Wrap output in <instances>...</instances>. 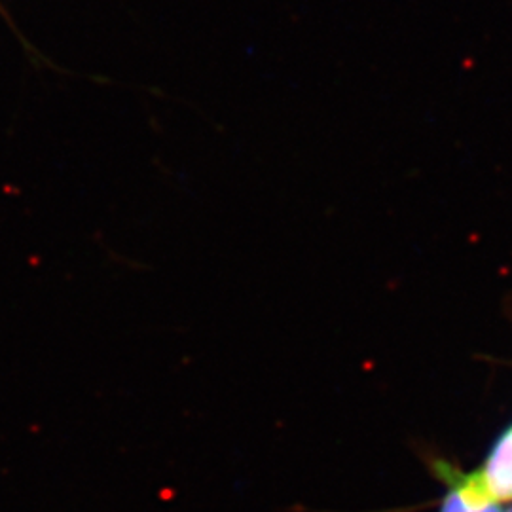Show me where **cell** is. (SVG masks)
<instances>
[{
  "label": "cell",
  "instance_id": "cell-3",
  "mask_svg": "<svg viewBox=\"0 0 512 512\" xmlns=\"http://www.w3.org/2000/svg\"><path fill=\"white\" fill-rule=\"evenodd\" d=\"M507 512H512V507H511V509H509V511H507Z\"/></svg>",
  "mask_w": 512,
  "mask_h": 512
},
{
  "label": "cell",
  "instance_id": "cell-2",
  "mask_svg": "<svg viewBox=\"0 0 512 512\" xmlns=\"http://www.w3.org/2000/svg\"><path fill=\"white\" fill-rule=\"evenodd\" d=\"M476 473L497 503L512 499V425L495 442L486 463Z\"/></svg>",
  "mask_w": 512,
  "mask_h": 512
},
{
  "label": "cell",
  "instance_id": "cell-1",
  "mask_svg": "<svg viewBox=\"0 0 512 512\" xmlns=\"http://www.w3.org/2000/svg\"><path fill=\"white\" fill-rule=\"evenodd\" d=\"M448 484L440 512H503L501 503L486 492L478 473H459L450 465H439Z\"/></svg>",
  "mask_w": 512,
  "mask_h": 512
}]
</instances>
